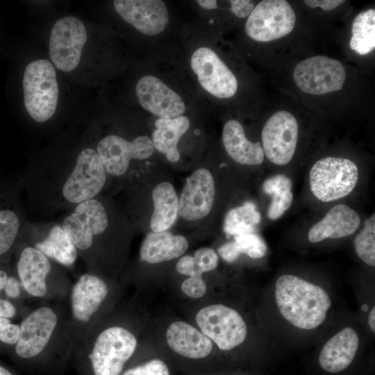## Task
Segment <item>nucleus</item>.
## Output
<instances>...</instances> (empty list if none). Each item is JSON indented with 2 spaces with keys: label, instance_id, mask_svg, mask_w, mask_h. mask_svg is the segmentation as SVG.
Segmentation results:
<instances>
[{
  "label": "nucleus",
  "instance_id": "20e7f679",
  "mask_svg": "<svg viewBox=\"0 0 375 375\" xmlns=\"http://www.w3.org/2000/svg\"><path fill=\"white\" fill-rule=\"evenodd\" d=\"M188 320L195 325L222 351L233 350L242 344L248 327L242 315L235 308L222 303L193 301Z\"/></svg>",
  "mask_w": 375,
  "mask_h": 375
},
{
  "label": "nucleus",
  "instance_id": "2eb2a0df",
  "mask_svg": "<svg viewBox=\"0 0 375 375\" xmlns=\"http://www.w3.org/2000/svg\"><path fill=\"white\" fill-rule=\"evenodd\" d=\"M215 183L211 172L199 168L186 179L178 197V215L187 222H197L206 217L215 199Z\"/></svg>",
  "mask_w": 375,
  "mask_h": 375
},
{
  "label": "nucleus",
  "instance_id": "a18cd8bd",
  "mask_svg": "<svg viewBox=\"0 0 375 375\" xmlns=\"http://www.w3.org/2000/svg\"><path fill=\"white\" fill-rule=\"evenodd\" d=\"M0 375H12L8 369L0 365Z\"/></svg>",
  "mask_w": 375,
  "mask_h": 375
},
{
  "label": "nucleus",
  "instance_id": "39448f33",
  "mask_svg": "<svg viewBox=\"0 0 375 375\" xmlns=\"http://www.w3.org/2000/svg\"><path fill=\"white\" fill-rule=\"evenodd\" d=\"M24 101L29 115L38 123L49 119L55 113L59 95L56 72L46 59L30 62L23 77Z\"/></svg>",
  "mask_w": 375,
  "mask_h": 375
},
{
  "label": "nucleus",
  "instance_id": "c85d7f7f",
  "mask_svg": "<svg viewBox=\"0 0 375 375\" xmlns=\"http://www.w3.org/2000/svg\"><path fill=\"white\" fill-rule=\"evenodd\" d=\"M292 181L285 175L278 174L267 179L263 185L265 193L272 196L267 216L272 220L280 218L293 201Z\"/></svg>",
  "mask_w": 375,
  "mask_h": 375
},
{
  "label": "nucleus",
  "instance_id": "412c9836",
  "mask_svg": "<svg viewBox=\"0 0 375 375\" xmlns=\"http://www.w3.org/2000/svg\"><path fill=\"white\" fill-rule=\"evenodd\" d=\"M360 225V217L355 210L347 205L338 204L310 228L308 238L312 243L328 238H342L354 233Z\"/></svg>",
  "mask_w": 375,
  "mask_h": 375
},
{
  "label": "nucleus",
  "instance_id": "f3484780",
  "mask_svg": "<svg viewBox=\"0 0 375 375\" xmlns=\"http://www.w3.org/2000/svg\"><path fill=\"white\" fill-rule=\"evenodd\" d=\"M117 13L142 34L155 36L162 33L169 22V14L161 0H115Z\"/></svg>",
  "mask_w": 375,
  "mask_h": 375
},
{
  "label": "nucleus",
  "instance_id": "f257e3e1",
  "mask_svg": "<svg viewBox=\"0 0 375 375\" xmlns=\"http://www.w3.org/2000/svg\"><path fill=\"white\" fill-rule=\"evenodd\" d=\"M26 178L30 198L43 209L70 210L99 195L108 176L95 149L86 147L72 165L49 169H30Z\"/></svg>",
  "mask_w": 375,
  "mask_h": 375
},
{
  "label": "nucleus",
  "instance_id": "58836bf2",
  "mask_svg": "<svg viewBox=\"0 0 375 375\" xmlns=\"http://www.w3.org/2000/svg\"><path fill=\"white\" fill-rule=\"evenodd\" d=\"M305 4L312 8H321L324 10H331L344 3V0H306Z\"/></svg>",
  "mask_w": 375,
  "mask_h": 375
},
{
  "label": "nucleus",
  "instance_id": "dca6fc26",
  "mask_svg": "<svg viewBox=\"0 0 375 375\" xmlns=\"http://www.w3.org/2000/svg\"><path fill=\"white\" fill-rule=\"evenodd\" d=\"M23 181L0 176V258L15 245L24 217L20 202Z\"/></svg>",
  "mask_w": 375,
  "mask_h": 375
},
{
  "label": "nucleus",
  "instance_id": "a19ab883",
  "mask_svg": "<svg viewBox=\"0 0 375 375\" xmlns=\"http://www.w3.org/2000/svg\"><path fill=\"white\" fill-rule=\"evenodd\" d=\"M16 308L8 300L0 298V317L9 319L15 316Z\"/></svg>",
  "mask_w": 375,
  "mask_h": 375
},
{
  "label": "nucleus",
  "instance_id": "f03ea898",
  "mask_svg": "<svg viewBox=\"0 0 375 375\" xmlns=\"http://www.w3.org/2000/svg\"><path fill=\"white\" fill-rule=\"evenodd\" d=\"M274 296L283 317L304 330L320 326L332 304L323 288L292 274H284L276 279Z\"/></svg>",
  "mask_w": 375,
  "mask_h": 375
},
{
  "label": "nucleus",
  "instance_id": "72a5a7b5",
  "mask_svg": "<svg viewBox=\"0 0 375 375\" xmlns=\"http://www.w3.org/2000/svg\"><path fill=\"white\" fill-rule=\"evenodd\" d=\"M122 375H171V372L163 359L155 357L128 369Z\"/></svg>",
  "mask_w": 375,
  "mask_h": 375
},
{
  "label": "nucleus",
  "instance_id": "2f4dec72",
  "mask_svg": "<svg viewBox=\"0 0 375 375\" xmlns=\"http://www.w3.org/2000/svg\"><path fill=\"white\" fill-rule=\"evenodd\" d=\"M357 256L365 264L375 265V215L365 219L362 229L353 241Z\"/></svg>",
  "mask_w": 375,
  "mask_h": 375
},
{
  "label": "nucleus",
  "instance_id": "c9c22d12",
  "mask_svg": "<svg viewBox=\"0 0 375 375\" xmlns=\"http://www.w3.org/2000/svg\"><path fill=\"white\" fill-rule=\"evenodd\" d=\"M230 12L238 18H245L254 8V1L250 0H230Z\"/></svg>",
  "mask_w": 375,
  "mask_h": 375
},
{
  "label": "nucleus",
  "instance_id": "0eeeda50",
  "mask_svg": "<svg viewBox=\"0 0 375 375\" xmlns=\"http://www.w3.org/2000/svg\"><path fill=\"white\" fill-rule=\"evenodd\" d=\"M358 180L356 164L344 158H323L312 165L309 172L310 190L324 202L347 197L354 190Z\"/></svg>",
  "mask_w": 375,
  "mask_h": 375
},
{
  "label": "nucleus",
  "instance_id": "ddd939ff",
  "mask_svg": "<svg viewBox=\"0 0 375 375\" xmlns=\"http://www.w3.org/2000/svg\"><path fill=\"white\" fill-rule=\"evenodd\" d=\"M264 155L273 164L285 165L292 159L299 138L296 117L286 110H278L265 122L261 133Z\"/></svg>",
  "mask_w": 375,
  "mask_h": 375
},
{
  "label": "nucleus",
  "instance_id": "423d86ee",
  "mask_svg": "<svg viewBox=\"0 0 375 375\" xmlns=\"http://www.w3.org/2000/svg\"><path fill=\"white\" fill-rule=\"evenodd\" d=\"M138 344V334L125 326L115 325L103 329L89 355L94 375H120Z\"/></svg>",
  "mask_w": 375,
  "mask_h": 375
},
{
  "label": "nucleus",
  "instance_id": "1a4fd4ad",
  "mask_svg": "<svg viewBox=\"0 0 375 375\" xmlns=\"http://www.w3.org/2000/svg\"><path fill=\"white\" fill-rule=\"evenodd\" d=\"M295 24V12L288 1L263 0L247 17L244 30L251 40L267 42L288 35Z\"/></svg>",
  "mask_w": 375,
  "mask_h": 375
},
{
  "label": "nucleus",
  "instance_id": "cd10ccee",
  "mask_svg": "<svg viewBox=\"0 0 375 375\" xmlns=\"http://www.w3.org/2000/svg\"><path fill=\"white\" fill-rule=\"evenodd\" d=\"M176 272L185 276L180 284L181 293L186 299L197 301L206 298L208 287L205 279L206 272L199 265L192 255L184 254L176 262Z\"/></svg>",
  "mask_w": 375,
  "mask_h": 375
},
{
  "label": "nucleus",
  "instance_id": "a878e982",
  "mask_svg": "<svg viewBox=\"0 0 375 375\" xmlns=\"http://www.w3.org/2000/svg\"><path fill=\"white\" fill-rule=\"evenodd\" d=\"M190 127V120L185 115L173 119L157 118L151 137L154 149L165 155L169 161L177 162L181 158L179 141Z\"/></svg>",
  "mask_w": 375,
  "mask_h": 375
},
{
  "label": "nucleus",
  "instance_id": "7c9ffc66",
  "mask_svg": "<svg viewBox=\"0 0 375 375\" xmlns=\"http://www.w3.org/2000/svg\"><path fill=\"white\" fill-rule=\"evenodd\" d=\"M260 220L255 204L247 201L227 212L223 229L225 233L233 236L254 233Z\"/></svg>",
  "mask_w": 375,
  "mask_h": 375
},
{
  "label": "nucleus",
  "instance_id": "bb28decb",
  "mask_svg": "<svg viewBox=\"0 0 375 375\" xmlns=\"http://www.w3.org/2000/svg\"><path fill=\"white\" fill-rule=\"evenodd\" d=\"M153 212L149 226L153 232L167 231L178 217V197L173 185L163 181L152 191Z\"/></svg>",
  "mask_w": 375,
  "mask_h": 375
},
{
  "label": "nucleus",
  "instance_id": "7ed1b4c3",
  "mask_svg": "<svg viewBox=\"0 0 375 375\" xmlns=\"http://www.w3.org/2000/svg\"><path fill=\"white\" fill-rule=\"evenodd\" d=\"M149 319V340L161 351L190 362L203 361L209 358L214 343L189 320L165 315Z\"/></svg>",
  "mask_w": 375,
  "mask_h": 375
},
{
  "label": "nucleus",
  "instance_id": "f8f14e48",
  "mask_svg": "<svg viewBox=\"0 0 375 375\" xmlns=\"http://www.w3.org/2000/svg\"><path fill=\"white\" fill-rule=\"evenodd\" d=\"M87 38L86 28L81 19L67 16L57 20L49 39V56L53 65L65 72L75 69Z\"/></svg>",
  "mask_w": 375,
  "mask_h": 375
},
{
  "label": "nucleus",
  "instance_id": "37998d69",
  "mask_svg": "<svg viewBox=\"0 0 375 375\" xmlns=\"http://www.w3.org/2000/svg\"><path fill=\"white\" fill-rule=\"evenodd\" d=\"M368 324L371 330L375 331V306H373L368 316Z\"/></svg>",
  "mask_w": 375,
  "mask_h": 375
},
{
  "label": "nucleus",
  "instance_id": "a211bd4d",
  "mask_svg": "<svg viewBox=\"0 0 375 375\" xmlns=\"http://www.w3.org/2000/svg\"><path fill=\"white\" fill-rule=\"evenodd\" d=\"M58 317L49 307H41L29 314L19 326L15 352L22 358L38 356L45 348L56 328Z\"/></svg>",
  "mask_w": 375,
  "mask_h": 375
},
{
  "label": "nucleus",
  "instance_id": "b1692460",
  "mask_svg": "<svg viewBox=\"0 0 375 375\" xmlns=\"http://www.w3.org/2000/svg\"><path fill=\"white\" fill-rule=\"evenodd\" d=\"M222 140L226 153L236 162L257 165L263 162L265 155L260 142L250 141L238 120L231 119L224 123Z\"/></svg>",
  "mask_w": 375,
  "mask_h": 375
},
{
  "label": "nucleus",
  "instance_id": "473e14b6",
  "mask_svg": "<svg viewBox=\"0 0 375 375\" xmlns=\"http://www.w3.org/2000/svg\"><path fill=\"white\" fill-rule=\"evenodd\" d=\"M233 238L241 253L251 258H261L267 253V247L265 241L256 233L236 235Z\"/></svg>",
  "mask_w": 375,
  "mask_h": 375
},
{
  "label": "nucleus",
  "instance_id": "4468645a",
  "mask_svg": "<svg viewBox=\"0 0 375 375\" xmlns=\"http://www.w3.org/2000/svg\"><path fill=\"white\" fill-rule=\"evenodd\" d=\"M135 94L140 106L159 119H173L185 115L187 103L183 97L161 78L152 74L140 78Z\"/></svg>",
  "mask_w": 375,
  "mask_h": 375
},
{
  "label": "nucleus",
  "instance_id": "e433bc0d",
  "mask_svg": "<svg viewBox=\"0 0 375 375\" xmlns=\"http://www.w3.org/2000/svg\"><path fill=\"white\" fill-rule=\"evenodd\" d=\"M217 254L226 262L231 263L237 260L242 253L238 244L233 240L226 242L219 247Z\"/></svg>",
  "mask_w": 375,
  "mask_h": 375
},
{
  "label": "nucleus",
  "instance_id": "6e6552de",
  "mask_svg": "<svg viewBox=\"0 0 375 375\" xmlns=\"http://www.w3.org/2000/svg\"><path fill=\"white\" fill-rule=\"evenodd\" d=\"M189 65L199 85L210 96L227 99L238 92L236 76L217 52L206 43L192 51Z\"/></svg>",
  "mask_w": 375,
  "mask_h": 375
},
{
  "label": "nucleus",
  "instance_id": "4c0bfd02",
  "mask_svg": "<svg viewBox=\"0 0 375 375\" xmlns=\"http://www.w3.org/2000/svg\"><path fill=\"white\" fill-rule=\"evenodd\" d=\"M19 331V325L9 323L0 328V342L10 345L16 344Z\"/></svg>",
  "mask_w": 375,
  "mask_h": 375
},
{
  "label": "nucleus",
  "instance_id": "393cba45",
  "mask_svg": "<svg viewBox=\"0 0 375 375\" xmlns=\"http://www.w3.org/2000/svg\"><path fill=\"white\" fill-rule=\"evenodd\" d=\"M39 224L44 236L33 246L59 264L72 266L76 260L78 251L61 223Z\"/></svg>",
  "mask_w": 375,
  "mask_h": 375
},
{
  "label": "nucleus",
  "instance_id": "9b49d317",
  "mask_svg": "<svg viewBox=\"0 0 375 375\" xmlns=\"http://www.w3.org/2000/svg\"><path fill=\"white\" fill-rule=\"evenodd\" d=\"M154 149L151 138L147 135H139L128 140L115 134L103 137L96 148L108 177L124 176L132 160L149 158Z\"/></svg>",
  "mask_w": 375,
  "mask_h": 375
},
{
  "label": "nucleus",
  "instance_id": "aec40b11",
  "mask_svg": "<svg viewBox=\"0 0 375 375\" xmlns=\"http://www.w3.org/2000/svg\"><path fill=\"white\" fill-rule=\"evenodd\" d=\"M109 294L106 282L98 276L85 274L74 284L71 296L74 317L88 322L97 312Z\"/></svg>",
  "mask_w": 375,
  "mask_h": 375
},
{
  "label": "nucleus",
  "instance_id": "4be33fe9",
  "mask_svg": "<svg viewBox=\"0 0 375 375\" xmlns=\"http://www.w3.org/2000/svg\"><path fill=\"white\" fill-rule=\"evenodd\" d=\"M189 247L185 237L167 231L149 232L144 238L139 251V259L149 265H159L178 259Z\"/></svg>",
  "mask_w": 375,
  "mask_h": 375
},
{
  "label": "nucleus",
  "instance_id": "ea45409f",
  "mask_svg": "<svg viewBox=\"0 0 375 375\" xmlns=\"http://www.w3.org/2000/svg\"><path fill=\"white\" fill-rule=\"evenodd\" d=\"M6 296L15 299L20 294V284L19 280L14 276H9L4 288Z\"/></svg>",
  "mask_w": 375,
  "mask_h": 375
},
{
  "label": "nucleus",
  "instance_id": "6ab92c4d",
  "mask_svg": "<svg viewBox=\"0 0 375 375\" xmlns=\"http://www.w3.org/2000/svg\"><path fill=\"white\" fill-rule=\"evenodd\" d=\"M16 269L26 292L42 297L47 292V278L51 271L49 258L33 246H26L19 253Z\"/></svg>",
  "mask_w": 375,
  "mask_h": 375
},
{
  "label": "nucleus",
  "instance_id": "c756f323",
  "mask_svg": "<svg viewBox=\"0 0 375 375\" xmlns=\"http://www.w3.org/2000/svg\"><path fill=\"white\" fill-rule=\"evenodd\" d=\"M349 46L360 55L371 53L375 48V10L369 8L358 14L351 26Z\"/></svg>",
  "mask_w": 375,
  "mask_h": 375
},
{
  "label": "nucleus",
  "instance_id": "c03bdc74",
  "mask_svg": "<svg viewBox=\"0 0 375 375\" xmlns=\"http://www.w3.org/2000/svg\"><path fill=\"white\" fill-rule=\"evenodd\" d=\"M9 323H10V321L9 319L0 317V328H3V326L8 324Z\"/></svg>",
  "mask_w": 375,
  "mask_h": 375
},
{
  "label": "nucleus",
  "instance_id": "f704fd0d",
  "mask_svg": "<svg viewBox=\"0 0 375 375\" xmlns=\"http://www.w3.org/2000/svg\"><path fill=\"white\" fill-rule=\"evenodd\" d=\"M199 265L206 273L215 270L219 265V258L215 249L210 247H201L192 255Z\"/></svg>",
  "mask_w": 375,
  "mask_h": 375
},
{
  "label": "nucleus",
  "instance_id": "5701e85b",
  "mask_svg": "<svg viewBox=\"0 0 375 375\" xmlns=\"http://www.w3.org/2000/svg\"><path fill=\"white\" fill-rule=\"evenodd\" d=\"M359 347L356 331L346 327L331 338L323 346L319 355L321 367L330 373L344 370L352 362Z\"/></svg>",
  "mask_w": 375,
  "mask_h": 375
},
{
  "label": "nucleus",
  "instance_id": "79ce46f5",
  "mask_svg": "<svg viewBox=\"0 0 375 375\" xmlns=\"http://www.w3.org/2000/svg\"><path fill=\"white\" fill-rule=\"evenodd\" d=\"M8 276H9L8 273L6 272V271L4 270L3 269L0 268V292L3 290H4Z\"/></svg>",
  "mask_w": 375,
  "mask_h": 375
},
{
  "label": "nucleus",
  "instance_id": "9d476101",
  "mask_svg": "<svg viewBox=\"0 0 375 375\" xmlns=\"http://www.w3.org/2000/svg\"><path fill=\"white\" fill-rule=\"evenodd\" d=\"M293 78L303 92L322 95L341 90L345 81L346 71L340 61L324 56H315L297 64Z\"/></svg>",
  "mask_w": 375,
  "mask_h": 375
}]
</instances>
